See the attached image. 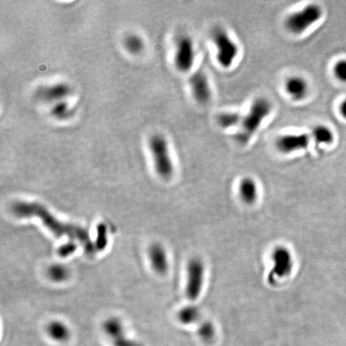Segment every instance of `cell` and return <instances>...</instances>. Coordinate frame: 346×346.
Instances as JSON below:
<instances>
[{"mask_svg": "<svg viewBox=\"0 0 346 346\" xmlns=\"http://www.w3.org/2000/svg\"><path fill=\"white\" fill-rule=\"evenodd\" d=\"M11 211L14 215L21 218L37 217L38 219L42 221L44 226L57 237L67 236L71 240H78L89 254L96 252L95 243L91 240V236L85 229L73 224L64 223L59 221L42 204L18 201L13 204Z\"/></svg>", "mask_w": 346, "mask_h": 346, "instance_id": "1", "label": "cell"}, {"mask_svg": "<svg viewBox=\"0 0 346 346\" xmlns=\"http://www.w3.org/2000/svg\"><path fill=\"white\" fill-rule=\"evenodd\" d=\"M273 110V105L265 97H259L252 102L248 113L242 119L240 128L236 134V140L241 144H248L258 131L263 122Z\"/></svg>", "mask_w": 346, "mask_h": 346, "instance_id": "2", "label": "cell"}, {"mask_svg": "<svg viewBox=\"0 0 346 346\" xmlns=\"http://www.w3.org/2000/svg\"><path fill=\"white\" fill-rule=\"evenodd\" d=\"M322 16V7L316 3H310L288 15L285 21V26L291 33L300 35L319 21Z\"/></svg>", "mask_w": 346, "mask_h": 346, "instance_id": "3", "label": "cell"}, {"mask_svg": "<svg viewBox=\"0 0 346 346\" xmlns=\"http://www.w3.org/2000/svg\"><path fill=\"white\" fill-rule=\"evenodd\" d=\"M150 150L154 160L155 169L158 175L164 179H169L173 174V165L167 140L162 136H153L151 138Z\"/></svg>", "mask_w": 346, "mask_h": 346, "instance_id": "4", "label": "cell"}, {"mask_svg": "<svg viewBox=\"0 0 346 346\" xmlns=\"http://www.w3.org/2000/svg\"><path fill=\"white\" fill-rule=\"evenodd\" d=\"M213 42L217 48V59L221 67L232 66L239 54V47L231 40L226 30L217 28L213 32Z\"/></svg>", "mask_w": 346, "mask_h": 346, "instance_id": "5", "label": "cell"}, {"mask_svg": "<svg viewBox=\"0 0 346 346\" xmlns=\"http://www.w3.org/2000/svg\"><path fill=\"white\" fill-rule=\"evenodd\" d=\"M272 259L273 266L268 276V282L273 286L278 280L289 277L293 269V260L289 249L285 246L276 247Z\"/></svg>", "mask_w": 346, "mask_h": 346, "instance_id": "6", "label": "cell"}, {"mask_svg": "<svg viewBox=\"0 0 346 346\" xmlns=\"http://www.w3.org/2000/svg\"><path fill=\"white\" fill-rule=\"evenodd\" d=\"M205 278V266L200 259L193 258L188 265V279L186 293L190 300H195L202 291Z\"/></svg>", "mask_w": 346, "mask_h": 346, "instance_id": "7", "label": "cell"}, {"mask_svg": "<svg viewBox=\"0 0 346 346\" xmlns=\"http://www.w3.org/2000/svg\"><path fill=\"white\" fill-rule=\"evenodd\" d=\"M195 47L193 41L188 36L179 39L175 55V65L181 72H188L193 67L195 62Z\"/></svg>", "mask_w": 346, "mask_h": 346, "instance_id": "8", "label": "cell"}, {"mask_svg": "<svg viewBox=\"0 0 346 346\" xmlns=\"http://www.w3.org/2000/svg\"><path fill=\"white\" fill-rule=\"evenodd\" d=\"M310 134H286L276 140V148L284 154H289L297 151L304 150L310 144Z\"/></svg>", "mask_w": 346, "mask_h": 346, "instance_id": "9", "label": "cell"}, {"mask_svg": "<svg viewBox=\"0 0 346 346\" xmlns=\"http://www.w3.org/2000/svg\"><path fill=\"white\" fill-rule=\"evenodd\" d=\"M189 85L195 100L201 105H206L212 97V90L206 74L198 70L189 78Z\"/></svg>", "mask_w": 346, "mask_h": 346, "instance_id": "10", "label": "cell"}, {"mask_svg": "<svg viewBox=\"0 0 346 346\" xmlns=\"http://www.w3.org/2000/svg\"><path fill=\"white\" fill-rule=\"evenodd\" d=\"M104 330L114 346H142L140 343L126 337L123 325L116 318L108 320L104 325Z\"/></svg>", "mask_w": 346, "mask_h": 346, "instance_id": "11", "label": "cell"}, {"mask_svg": "<svg viewBox=\"0 0 346 346\" xmlns=\"http://www.w3.org/2000/svg\"><path fill=\"white\" fill-rule=\"evenodd\" d=\"M285 89L286 93L292 100L300 101L306 98L309 93V84L304 78L295 75L287 79L285 84Z\"/></svg>", "mask_w": 346, "mask_h": 346, "instance_id": "12", "label": "cell"}, {"mask_svg": "<svg viewBox=\"0 0 346 346\" xmlns=\"http://www.w3.org/2000/svg\"><path fill=\"white\" fill-rule=\"evenodd\" d=\"M71 92V88L67 84H54V85L43 87L37 90L36 96L45 101H54L64 98Z\"/></svg>", "mask_w": 346, "mask_h": 346, "instance_id": "13", "label": "cell"}, {"mask_svg": "<svg viewBox=\"0 0 346 346\" xmlns=\"http://www.w3.org/2000/svg\"><path fill=\"white\" fill-rule=\"evenodd\" d=\"M151 265L159 274H165L169 269V261L165 248L161 244H153L149 249Z\"/></svg>", "mask_w": 346, "mask_h": 346, "instance_id": "14", "label": "cell"}, {"mask_svg": "<svg viewBox=\"0 0 346 346\" xmlns=\"http://www.w3.org/2000/svg\"><path fill=\"white\" fill-rule=\"evenodd\" d=\"M239 193L242 201L247 205H252L257 200L258 196L257 184L252 178H243L239 184Z\"/></svg>", "mask_w": 346, "mask_h": 346, "instance_id": "15", "label": "cell"}, {"mask_svg": "<svg viewBox=\"0 0 346 346\" xmlns=\"http://www.w3.org/2000/svg\"><path fill=\"white\" fill-rule=\"evenodd\" d=\"M313 141L319 145H329L334 143V133L330 127L320 124L315 126L310 134Z\"/></svg>", "mask_w": 346, "mask_h": 346, "instance_id": "16", "label": "cell"}, {"mask_svg": "<svg viewBox=\"0 0 346 346\" xmlns=\"http://www.w3.org/2000/svg\"><path fill=\"white\" fill-rule=\"evenodd\" d=\"M48 335L57 342H64L70 336L68 328L60 321H53L47 328Z\"/></svg>", "mask_w": 346, "mask_h": 346, "instance_id": "17", "label": "cell"}, {"mask_svg": "<svg viewBox=\"0 0 346 346\" xmlns=\"http://www.w3.org/2000/svg\"><path fill=\"white\" fill-rule=\"evenodd\" d=\"M242 119L243 117L240 113L232 112L221 113L217 116V123L224 129L236 127L238 124H240Z\"/></svg>", "mask_w": 346, "mask_h": 346, "instance_id": "18", "label": "cell"}, {"mask_svg": "<svg viewBox=\"0 0 346 346\" xmlns=\"http://www.w3.org/2000/svg\"><path fill=\"white\" fill-rule=\"evenodd\" d=\"M178 319L184 325H191L199 321L200 318V309L197 307L190 305L186 306L179 311Z\"/></svg>", "mask_w": 346, "mask_h": 346, "instance_id": "19", "label": "cell"}, {"mask_svg": "<svg viewBox=\"0 0 346 346\" xmlns=\"http://www.w3.org/2000/svg\"><path fill=\"white\" fill-rule=\"evenodd\" d=\"M48 275L54 282H61L67 279L69 272L63 265H53L48 269Z\"/></svg>", "mask_w": 346, "mask_h": 346, "instance_id": "20", "label": "cell"}, {"mask_svg": "<svg viewBox=\"0 0 346 346\" xmlns=\"http://www.w3.org/2000/svg\"><path fill=\"white\" fill-rule=\"evenodd\" d=\"M124 46L129 53L132 54H138L140 53L143 48H144V44L140 36L136 35H131L126 38L124 41Z\"/></svg>", "mask_w": 346, "mask_h": 346, "instance_id": "21", "label": "cell"}, {"mask_svg": "<svg viewBox=\"0 0 346 346\" xmlns=\"http://www.w3.org/2000/svg\"><path fill=\"white\" fill-rule=\"evenodd\" d=\"M198 335L204 342H212L216 335L215 327L213 324L210 321H205L200 324L198 329Z\"/></svg>", "mask_w": 346, "mask_h": 346, "instance_id": "22", "label": "cell"}, {"mask_svg": "<svg viewBox=\"0 0 346 346\" xmlns=\"http://www.w3.org/2000/svg\"><path fill=\"white\" fill-rule=\"evenodd\" d=\"M108 244V238H107V228L104 224H100L97 226V236H96L95 246L96 252L102 251L105 249Z\"/></svg>", "mask_w": 346, "mask_h": 346, "instance_id": "23", "label": "cell"}, {"mask_svg": "<svg viewBox=\"0 0 346 346\" xmlns=\"http://www.w3.org/2000/svg\"><path fill=\"white\" fill-rule=\"evenodd\" d=\"M333 71L336 79L346 84V58H341L337 61L334 63Z\"/></svg>", "mask_w": 346, "mask_h": 346, "instance_id": "24", "label": "cell"}, {"mask_svg": "<svg viewBox=\"0 0 346 346\" xmlns=\"http://www.w3.org/2000/svg\"><path fill=\"white\" fill-rule=\"evenodd\" d=\"M77 245L74 241H68L63 244L58 249V254L61 257H67L70 255L73 254L76 250Z\"/></svg>", "mask_w": 346, "mask_h": 346, "instance_id": "25", "label": "cell"}, {"mask_svg": "<svg viewBox=\"0 0 346 346\" xmlns=\"http://www.w3.org/2000/svg\"><path fill=\"white\" fill-rule=\"evenodd\" d=\"M69 109L66 103H58L53 108V114L58 119H65L68 116Z\"/></svg>", "mask_w": 346, "mask_h": 346, "instance_id": "26", "label": "cell"}, {"mask_svg": "<svg viewBox=\"0 0 346 346\" xmlns=\"http://www.w3.org/2000/svg\"><path fill=\"white\" fill-rule=\"evenodd\" d=\"M339 113H340L341 115L346 119V99L342 100L341 102L340 105H339Z\"/></svg>", "mask_w": 346, "mask_h": 346, "instance_id": "27", "label": "cell"}]
</instances>
